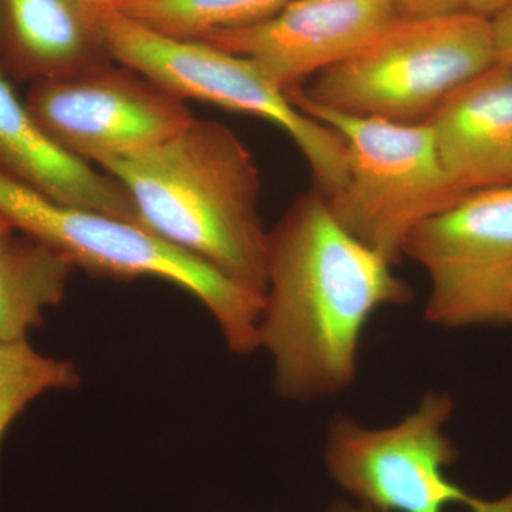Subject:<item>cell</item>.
Wrapping results in <instances>:
<instances>
[{
  "mask_svg": "<svg viewBox=\"0 0 512 512\" xmlns=\"http://www.w3.org/2000/svg\"><path fill=\"white\" fill-rule=\"evenodd\" d=\"M87 5L92 6L93 9L106 12V10H117L123 8L130 0H83Z\"/></svg>",
  "mask_w": 512,
  "mask_h": 512,
  "instance_id": "obj_20",
  "label": "cell"
},
{
  "mask_svg": "<svg viewBox=\"0 0 512 512\" xmlns=\"http://www.w3.org/2000/svg\"><path fill=\"white\" fill-rule=\"evenodd\" d=\"M0 214L16 231L72 259L76 268L116 281L154 278L190 293L211 313L235 355L259 349L264 298L185 255L134 222L49 200L0 174Z\"/></svg>",
  "mask_w": 512,
  "mask_h": 512,
  "instance_id": "obj_4",
  "label": "cell"
},
{
  "mask_svg": "<svg viewBox=\"0 0 512 512\" xmlns=\"http://www.w3.org/2000/svg\"><path fill=\"white\" fill-rule=\"evenodd\" d=\"M100 170L126 190L141 227L264 298L269 231L259 212L261 175L231 128L194 119Z\"/></svg>",
  "mask_w": 512,
  "mask_h": 512,
  "instance_id": "obj_2",
  "label": "cell"
},
{
  "mask_svg": "<svg viewBox=\"0 0 512 512\" xmlns=\"http://www.w3.org/2000/svg\"><path fill=\"white\" fill-rule=\"evenodd\" d=\"M397 16L403 19L436 18L464 12L466 0H390Z\"/></svg>",
  "mask_w": 512,
  "mask_h": 512,
  "instance_id": "obj_17",
  "label": "cell"
},
{
  "mask_svg": "<svg viewBox=\"0 0 512 512\" xmlns=\"http://www.w3.org/2000/svg\"><path fill=\"white\" fill-rule=\"evenodd\" d=\"M396 19L390 0H292L254 25L195 40L251 60L288 93L345 62Z\"/></svg>",
  "mask_w": 512,
  "mask_h": 512,
  "instance_id": "obj_10",
  "label": "cell"
},
{
  "mask_svg": "<svg viewBox=\"0 0 512 512\" xmlns=\"http://www.w3.org/2000/svg\"><path fill=\"white\" fill-rule=\"evenodd\" d=\"M101 28L114 62L137 70L183 100H200L258 117L299 148L313 184L328 200L348 181V153L338 131L299 110L251 60L195 39L164 35L120 10L101 13Z\"/></svg>",
  "mask_w": 512,
  "mask_h": 512,
  "instance_id": "obj_5",
  "label": "cell"
},
{
  "mask_svg": "<svg viewBox=\"0 0 512 512\" xmlns=\"http://www.w3.org/2000/svg\"><path fill=\"white\" fill-rule=\"evenodd\" d=\"M444 170L463 192L512 185V69L494 64L450 94L429 121Z\"/></svg>",
  "mask_w": 512,
  "mask_h": 512,
  "instance_id": "obj_11",
  "label": "cell"
},
{
  "mask_svg": "<svg viewBox=\"0 0 512 512\" xmlns=\"http://www.w3.org/2000/svg\"><path fill=\"white\" fill-rule=\"evenodd\" d=\"M392 268L339 224L318 191L292 202L269 231L258 325L282 399L312 402L355 383L367 322L383 306L413 301Z\"/></svg>",
  "mask_w": 512,
  "mask_h": 512,
  "instance_id": "obj_1",
  "label": "cell"
},
{
  "mask_svg": "<svg viewBox=\"0 0 512 512\" xmlns=\"http://www.w3.org/2000/svg\"><path fill=\"white\" fill-rule=\"evenodd\" d=\"M490 20L497 63L512 69V2Z\"/></svg>",
  "mask_w": 512,
  "mask_h": 512,
  "instance_id": "obj_18",
  "label": "cell"
},
{
  "mask_svg": "<svg viewBox=\"0 0 512 512\" xmlns=\"http://www.w3.org/2000/svg\"><path fill=\"white\" fill-rule=\"evenodd\" d=\"M325 512H365L359 505H353L350 503H345V501H338V503H333L329 505L328 510Z\"/></svg>",
  "mask_w": 512,
  "mask_h": 512,
  "instance_id": "obj_21",
  "label": "cell"
},
{
  "mask_svg": "<svg viewBox=\"0 0 512 512\" xmlns=\"http://www.w3.org/2000/svg\"><path fill=\"white\" fill-rule=\"evenodd\" d=\"M494 64L490 19L468 10L399 18L345 62L291 92L348 116L423 124L458 87Z\"/></svg>",
  "mask_w": 512,
  "mask_h": 512,
  "instance_id": "obj_3",
  "label": "cell"
},
{
  "mask_svg": "<svg viewBox=\"0 0 512 512\" xmlns=\"http://www.w3.org/2000/svg\"><path fill=\"white\" fill-rule=\"evenodd\" d=\"M510 323L512 325V309H511V315H510Z\"/></svg>",
  "mask_w": 512,
  "mask_h": 512,
  "instance_id": "obj_23",
  "label": "cell"
},
{
  "mask_svg": "<svg viewBox=\"0 0 512 512\" xmlns=\"http://www.w3.org/2000/svg\"><path fill=\"white\" fill-rule=\"evenodd\" d=\"M76 265L19 231L0 237V342L28 339L47 309L63 302Z\"/></svg>",
  "mask_w": 512,
  "mask_h": 512,
  "instance_id": "obj_14",
  "label": "cell"
},
{
  "mask_svg": "<svg viewBox=\"0 0 512 512\" xmlns=\"http://www.w3.org/2000/svg\"><path fill=\"white\" fill-rule=\"evenodd\" d=\"M512 0H466L468 12L491 19Z\"/></svg>",
  "mask_w": 512,
  "mask_h": 512,
  "instance_id": "obj_19",
  "label": "cell"
},
{
  "mask_svg": "<svg viewBox=\"0 0 512 512\" xmlns=\"http://www.w3.org/2000/svg\"><path fill=\"white\" fill-rule=\"evenodd\" d=\"M453 412L450 394L427 392L412 413L383 429L336 414L326 433L329 476L370 512H512V491L483 500L448 478L458 457L444 433Z\"/></svg>",
  "mask_w": 512,
  "mask_h": 512,
  "instance_id": "obj_7",
  "label": "cell"
},
{
  "mask_svg": "<svg viewBox=\"0 0 512 512\" xmlns=\"http://www.w3.org/2000/svg\"><path fill=\"white\" fill-rule=\"evenodd\" d=\"M25 103L55 143L97 168L157 146L195 119L185 100L117 62L32 83Z\"/></svg>",
  "mask_w": 512,
  "mask_h": 512,
  "instance_id": "obj_9",
  "label": "cell"
},
{
  "mask_svg": "<svg viewBox=\"0 0 512 512\" xmlns=\"http://www.w3.org/2000/svg\"><path fill=\"white\" fill-rule=\"evenodd\" d=\"M80 373L70 360L42 355L28 339L0 342V446L30 403L55 390H72Z\"/></svg>",
  "mask_w": 512,
  "mask_h": 512,
  "instance_id": "obj_16",
  "label": "cell"
},
{
  "mask_svg": "<svg viewBox=\"0 0 512 512\" xmlns=\"http://www.w3.org/2000/svg\"><path fill=\"white\" fill-rule=\"evenodd\" d=\"M292 0H130L117 9L147 28L181 39L244 28L275 15Z\"/></svg>",
  "mask_w": 512,
  "mask_h": 512,
  "instance_id": "obj_15",
  "label": "cell"
},
{
  "mask_svg": "<svg viewBox=\"0 0 512 512\" xmlns=\"http://www.w3.org/2000/svg\"><path fill=\"white\" fill-rule=\"evenodd\" d=\"M101 13L83 0H0V67L35 83L114 62Z\"/></svg>",
  "mask_w": 512,
  "mask_h": 512,
  "instance_id": "obj_13",
  "label": "cell"
},
{
  "mask_svg": "<svg viewBox=\"0 0 512 512\" xmlns=\"http://www.w3.org/2000/svg\"><path fill=\"white\" fill-rule=\"evenodd\" d=\"M286 94L345 140L348 181L325 200L346 231L393 266L402 261L406 239L417 225L467 195L444 170L429 123L348 116Z\"/></svg>",
  "mask_w": 512,
  "mask_h": 512,
  "instance_id": "obj_6",
  "label": "cell"
},
{
  "mask_svg": "<svg viewBox=\"0 0 512 512\" xmlns=\"http://www.w3.org/2000/svg\"><path fill=\"white\" fill-rule=\"evenodd\" d=\"M363 511H365V510H363ZM365 512H370V511H365Z\"/></svg>",
  "mask_w": 512,
  "mask_h": 512,
  "instance_id": "obj_24",
  "label": "cell"
},
{
  "mask_svg": "<svg viewBox=\"0 0 512 512\" xmlns=\"http://www.w3.org/2000/svg\"><path fill=\"white\" fill-rule=\"evenodd\" d=\"M0 174L49 200L140 225L126 190L111 175L55 143L32 116L25 100L19 99L2 67Z\"/></svg>",
  "mask_w": 512,
  "mask_h": 512,
  "instance_id": "obj_12",
  "label": "cell"
},
{
  "mask_svg": "<svg viewBox=\"0 0 512 512\" xmlns=\"http://www.w3.org/2000/svg\"><path fill=\"white\" fill-rule=\"evenodd\" d=\"M430 281L424 318L441 328L510 323L512 185L470 192L406 239Z\"/></svg>",
  "mask_w": 512,
  "mask_h": 512,
  "instance_id": "obj_8",
  "label": "cell"
},
{
  "mask_svg": "<svg viewBox=\"0 0 512 512\" xmlns=\"http://www.w3.org/2000/svg\"><path fill=\"white\" fill-rule=\"evenodd\" d=\"M15 231V228L12 227V224L2 214H0V237L2 235L8 234V232Z\"/></svg>",
  "mask_w": 512,
  "mask_h": 512,
  "instance_id": "obj_22",
  "label": "cell"
}]
</instances>
